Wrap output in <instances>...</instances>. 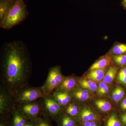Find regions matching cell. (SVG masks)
<instances>
[{"label":"cell","instance_id":"cell-1","mask_svg":"<svg viewBox=\"0 0 126 126\" xmlns=\"http://www.w3.org/2000/svg\"><path fill=\"white\" fill-rule=\"evenodd\" d=\"M32 66L27 46L22 41L5 43L0 53V83L13 97L29 86Z\"/></svg>","mask_w":126,"mask_h":126},{"label":"cell","instance_id":"cell-2","mask_svg":"<svg viewBox=\"0 0 126 126\" xmlns=\"http://www.w3.org/2000/svg\"><path fill=\"white\" fill-rule=\"evenodd\" d=\"M29 15L27 5L24 0H16L0 21V26L4 29H11L25 20Z\"/></svg>","mask_w":126,"mask_h":126},{"label":"cell","instance_id":"cell-3","mask_svg":"<svg viewBox=\"0 0 126 126\" xmlns=\"http://www.w3.org/2000/svg\"><path fill=\"white\" fill-rule=\"evenodd\" d=\"M60 66L56 65L49 69L46 80L41 88L45 96H51L64 78Z\"/></svg>","mask_w":126,"mask_h":126},{"label":"cell","instance_id":"cell-4","mask_svg":"<svg viewBox=\"0 0 126 126\" xmlns=\"http://www.w3.org/2000/svg\"><path fill=\"white\" fill-rule=\"evenodd\" d=\"M41 87L28 86L20 90L14 96L15 105H20L36 101L45 96Z\"/></svg>","mask_w":126,"mask_h":126},{"label":"cell","instance_id":"cell-5","mask_svg":"<svg viewBox=\"0 0 126 126\" xmlns=\"http://www.w3.org/2000/svg\"><path fill=\"white\" fill-rule=\"evenodd\" d=\"M43 109V116L55 121L61 113L63 108L51 96H45L40 99Z\"/></svg>","mask_w":126,"mask_h":126},{"label":"cell","instance_id":"cell-6","mask_svg":"<svg viewBox=\"0 0 126 126\" xmlns=\"http://www.w3.org/2000/svg\"><path fill=\"white\" fill-rule=\"evenodd\" d=\"M16 106L28 121H35L43 116V109L40 99L36 101Z\"/></svg>","mask_w":126,"mask_h":126},{"label":"cell","instance_id":"cell-7","mask_svg":"<svg viewBox=\"0 0 126 126\" xmlns=\"http://www.w3.org/2000/svg\"><path fill=\"white\" fill-rule=\"evenodd\" d=\"M15 106L13 96L4 84H0V117L11 115Z\"/></svg>","mask_w":126,"mask_h":126},{"label":"cell","instance_id":"cell-8","mask_svg":"<svg viewBox=\"0 0 126 126\" xmlns=\"http://www.w3.org/2000/svg\"><path fill=\"white\" fill-rule=\"evenodd\" d=\"M78 86V79L74 75L65 77L55 92L60 91L70 92Z\"/></svg>","mask_w":126,"mask_h":126},{"label":"cell","instance_id":"cell-9","mask_svg":"<svg viewBox=\"0 0 126 126\" xmlns=\"http://www.w3.org/2000/svg\"><path fill=\"white\" fill-rule=\"evenodd\" d=\"M52 96L63 108L74 102L73 96L70 92L55 91Z\"/></svg>","mask_w":126,"mask_h":126},{"label":"cell","instance_id":"cell-10","mask_svg":"<svg viewBox=\"0 0 126 126\" xmlns=\"http://www.w3.org/2000/svg\"><path fill=\"white\" fill-rule=\"evenodd\" d=\"M73 96L74 101L78 103L86 101L92 97L91 93L78 86L70 92Z\"/></svg>","mask_w":126,"mask_h":126},{"label":"cell","instance_id":"cell-11","mask_svg":"<svg viewBox=\"0 0 126 126\" xmlns=\"http://www.w3.org/2000/svg\"><path fill=\"white\" fill-rule=\"evenodd\" d=\"M113 64L112 55L107 53L101 56L91 65L88 71L97 69H103L109 67Z\"/></svg>","mask_w":126,"mask_h":126},{"label":"cell","instance_id":"cell-12","mask_svg":"<svg viewBox=\"0 0 126 126\" xmlns=\"http://www.w3.org/2000/svg\"><path fill=\"white\" fill-rule=\"evenodd\" d=\"M77 117L83 122L93 121L97 118L95 112L89 107L85 105L80 106L79 112Z\"/></svg>","mask_w":126,"mask_h":126},{"label":"cell","instance_id":"cell-13","mask_svg":"<svg viewBox=\"0 0 126 126\" xmlns=\"http://www.w3.org/2000/svg\"><path fill=\"white\" fill-rule=\"evenodd\" d=\"M28 120L15 105L12 113L11 126H24Z\"/></svg>","mask_w":126,"mask_h":126},{"label":"cell","instance_id":"cell-14","mask_svg":"<svg viewBox=\"0 0 126 126\" xmlns=\"http://www.w3.org/2000/svg\"><path fill=\"white\" fill-rule=\"evenodd\" d=\"M57 126H77L76 118L63 112L56 119Z\"/></svg>","mask_w":126,"mask_h":126},{"label":"cell","instance_id":"cell-15","mask_svg":"<svg viewBox=\"0 0 126 126\" xmlns=\"http://www.w3.org/2000/svg\"><path fill=\"white\" fill-rule=\"evenodd\" d=\"M78 86L79 87L87 90L91 93L96 92L98 88L96 82L83 77L78 79Z\"/></svg>","mask_w":126,"mask_h":126},{"label":"cell","instance_id":"cell-16","mask_svg":"<svg viewBox=\"0 0 126 126\" xmlns=\"http://www.w3.org/2000/svg\"><path fill=\"white\" fill-rule=\"evenodd\" d=\"M108 67L103 69H97L88 71L83 78L95 82H99L103 79Z\"/></svg>","mask_w":126,"mask_h":126},{"label":"cell","instance_id":"cell-17","mask_svg":"<svg viewBox=\"0 0 126 126\" xmlns=\"http://www.w3.org/2000/svg\"><path fill=\"white\" fill-rule=\"evenodd\" d=\"M118 70L119 68L115 65H111L109 66L104 77V82L107 84L111 83L116 78Z\"/></svg>","mask_w":126,"mask_h":126},{"label":"cell","instance_id":"cell-18","mask_svg":"<svg viewBox=\"0 0 126 126\" xmlns=\"http://www.w3.org/2000/svg\"><path fill=\"white\" fill-rule=\"evenodd\" d=\"M80 106L74 101L63 108V111L73 117H77L79 112Z\"/></svg>","mask_w":126,"mask_h":126},{"label":"cell","instance_id":"cell-19","mask_svg":"<svg viewBox=\"0 0 126 126\" xmlns=\"http://www.w3.org/2000/svg\"><path fill=\"white\" fill-rule=\"evenodd\" d=\"M16 0H0V20L4 18L5 14Z\"/></svg>","mask_w":126,"mask_h":126},{"label":"cell","instance_id":"cell-20","mask_svg":"<svg viewBox=\"0 0 126 126\" xmlns=\"http://www.w3.org/2000/svg\"><path fill=\"white\" fill-rule=\"evenodd\" d=\"M111 55L126 54V44L116 42L108 52Z\"/></svg>","mask_w":126,"mask_h":126},{"label":"cell","instance_id":"cell-21","mask_svg":"<svg viewBox=\"0 0 126 126\" xmlns=\"http://www.w3.org/2000/svg\"><path fill=\"white\" fill-rule=\"evenodd\" d=\"M94 104L99 110L103 112L110 111L112 107L111 104L107 99L99 98L96 99Z\"/></svg>","mask_w":126,"mask_h":126},{"label":"cell","instance_id":"cell-22","mask_svg":"<svg viewBox=\"0 0 126 126\" xmlns=\"http://www.w3.org/2000/svg\"><path fill=\"white\" fill-rule=\"evenodd\" d=\"M113 64L118 67H122L126 65V54L115 55H112Z\"/></svg>","mask_w":126,"mask_h":126},{"label":"cell","instance_id":"cell-23","mask_svg":"<svg viewBox=\"0 0 126 126\" xmlns=\"http://www.w3.org/2000/svg\"><path fill=\"white\" fill-rule=\"evenodd\" d=\"M50 120L45 117H41L35 121V126H53Z\"/></svg>","mask_w":126,"mask_h":126},{"label":"cell","instance_id":"cell-24","mask_svg":"<svg viewBox=\"0 0 126 126\" xmlns=\"http://www.w3.org/2000/svg\"><path fill=\"white\" fill-rule=\"evenodd\" d=\"M107 126H121V123L115 114H112L109 118Z\"/></svg>","mask_w":126,"mask_h":126},{"label":"cell","instance_id":"cell-25","mask_svg":"<svg viewBox=\"0 0 126 126\" xmlns=\"http://www.w3.org/2000/svg\"><path fill=\"white\" fill-rule=\"evenodd\" d=\"M11 116L0 117V126H11Z\"/></svg>","mask_w":126,"mask_h":126},{"label":"cell","instance_id":"cell-26","mask_svg":"<svg viewBox=\"0 0 126 126\" xmlns=\"http://www.w3.org/2000/svg\"><path fill=\"white\" fill-rule=\"evenodd\" d=\"M116 90L117 93L119 97V99L121 100L124 96L125 94V92L123 88L121 86H117L115 88Z\"/></svg>","mask_w":126,"mask_h":126},{"label":"cell","instance_id":"cell-27","mask_svg":"<svg viewBox=\"0 0 126 126\" xmlns=\"http://www.w3.org/2000/svg\"><path fill=\"white\" fill-rule=\"evenodd\" d=\"M112 97L113 100L115 102H118L120 101L119 97L117 93L116 90L115 88L113 90L112 93Z\"/></svg>","mask_w":126,"mask_h":126},{"label":"cell","instance_id":"cell-28","mask_svg":"<svg viewBox=\"0 0 126 126\" xmlns=\"http://www.w3.org/2000/svg\"><path fill=\"white\" fill-rule=\"evenodd\" d=\"M109 90H110V88L109 86H108L99 92L97 93V94L99 96H105L108 94Z\"/></svg>","mask_w":126,"mask_h":126},{"label":"cell","instance_id":"cell-29","mask_svg":"<svg viewBox=\"0 0 126 126\" xmlns=\"http://www.w3.org/2000/svg\"><path fill=\"white\" fill-rule=\"evenodd\" d=\"M108 86L107 84L105 82H104L103 81H101L99 83V85L98 86L97 89L96 93L99 92L100 91H101L102 90L105 88L106 87Z\"/></svg>","mask_w":126,"mask_h":126},{"label":"cell","instance_id":"cell-30","mask_svg":"<svg viewBox=\"0 0 126 126\" xmlns=\"http://www.w3.org/2000/svg\"><path fill=\"white\" fill-rule=\"evenodd\" d=\"M121 107L123 110H126V97L123 99L121 103Z\"/></svg>","mask_w":126,"mask_h":126},{"label":"cell","instance_id":"cell-31","mask_svg":"<svg viewBox=\"0 0 126 126\" xmlns=\"http://www.w3.org/2000/svg\"><path fill=\"white\" fill-rule=\"evenodd\" d=\"M118 79L121 83L126 85V77L118 78Z\"/></svg>","mask_w":126,"mask_h":126},{"label":"cell","instance_id":"cell-32","mask_svg":"<svg viewBox=\"0 0 126 126\" xmlns=\"http://www.w3.org/2000/svg\"><path fill=\"white\" fill-rule=\"evenodd\" d=\"M24 126H35V121L28 120Z\"/></svg>","mask_w":126,"mask_h":126},{"label":"cell","instance_id":"cell-33","mask_svg":"<svg viewBox=\"0 0 126 126\" xmlns=\"http://www.w3.org/2000/svg\"><path fill=\"white\" fill-rule=\"evenodd\" d=\"M121 119L123 122L126 125V113L122 115Z\"/></svg>","mask_w":126,"mask_h":126},{"label":"cell","instance_id":"cell-34","mask_svg":"<svg viewBox=\"0 0 126 126\" xmlns=\"http://www.w3.org/2000/svg\"><path fill=\"white\" fill-rule=\"evenodd\" d=\"M121 5L122 7L125 10H126V0H121Z\"/></svg>","mask_w":126,"mask_h":126},{"label":"cell","instance_id":"cell-35","mask_svg":"<svg viewBox=\"0 0 126 126\" xmlns=\"http://www.w3.org/2000/svg\"><path fill=\"white\" fill-rule=\"evenodd\" d=\"M83 126H92L90 121L84 122L83 123Z\"/></svg>","mask_w":126,"mask_h":126},{"label":"cell","instance_id":"cell-36","mask_svg":"<svg viewBox=\"0 0 126 126\" xmlns=\"http://www.w3.org/2000/svg\"><path fill=\"white\" fill-rule=\"evenodd\" d=\"M92 126H97L96 123L94 121H90Z\"/></svg>","mask_w":126,"mask_h":126}]
</instances>
